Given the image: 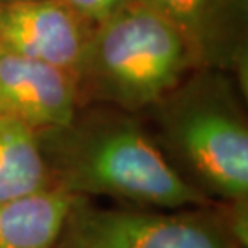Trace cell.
<instances>
[{"label":"cell","instance_id":"277c9868","mask_svg":"<svg viewBox=\"0 0 248 248\" xmlns=\"http://www.w3.org/2000/svg\"><path fill=\"white\" fill-rule=\"evenodd\" d=\"M98 206L74 197L53 248H247L231 205Z\"/></svg>","mask_w":248,"mask_h":248},{"label":"cell","instance_id":"8992f818","mask_svg":"<svg viewBox=\"0 0 248 248\" xmlns=\"http://www.w3.org/2000/svg\"><path fill=\"white\" fill-rule=\"evenodd\" d=\"M92 28L62 0H0V50L74 74Z\"/></svg>","mask_w":248,"mask_h":248},{"label":"cell","instance_id":"3957f363","mask_svg":"<svg viewBox=\"0 0 248 248\" xmlns=\"http://www.w3.org/2000/svg\"><path fill=\"white\" fill-rule=\"evenodd\" d=\"M198 62L186 39L160 13L129 0L93 24L76 79L82 107L147 111Z\"/></svg>","mask_w":248,"mask_h":248},{"label":"cell","instance_id":"52a82bcc","mask_svg":"<svg viewBox=\"0 0 248 248\" xmlns=\"http://www.w3.org/2000/svg\"><path fill=\"white\" fill-rule=\"evenodd\" d=\"M81 107L73 71L0 50V116L42 131L68 123Z\"/></svg>","mask_w":248,"mask_h":248},{"label":"cell","instance_id":"5b68a950","mask_svg":"<svg viewBox=\"0 0 248 248\" xmlns=\"http://www.w3.org/2000/svg\"><path fill=\"white\" fill-rule=\"evenodd\" d=\"M186 39L198 66L227 71L247 89L248 0H140Z\"/></svg>","mask_w":248,"mask_h":248},{"label":"cell","instance_id":"6da1fadb","mask_svg":"<svg viewBox=\"0 0 248 248\" xmlns=\"http://www.w3.org/2000/svg\"><path fill=\"white\" fill-rule=\"evenodd\" d=\"M53 186L140 208L215 205L177 172L134 113L81 107L68 123L37 131Z\"/></svg>","mask_w":248,"mask_h":248},{"label":"cell","instance_id":"ba28073f","mask_svg":"<svg viewBox=\"0 0 248 248\" xmlns=\"http://www.w3.org/2000/svg\"><path fill=\"white\" fill-rule=\"evenodd\" d=\"M74 195L50 187L0 205V248H53Z\"/></svg>","mask_w":248,"mask_h":248},{"label":"cell","instance_id":"9c48e42d","mask_svg":"<svg viewBox=\"0 0 248 248\" xmlns=\"http://www.w3.org/2000/svg\"><path fill=\"white\" fill-rule=\"evenodd\" d=\"M53 187L37 131L0 116V205Z\"/></svg>","mask_w":248,"mask_h":248},{"label":"cell","instance_id":"30bf717a","mask_svg":"<svg viewBox=\"0 0 248 248\" xmlns=\"http://www.w3.org/2000/svg\"><path fill=\"white\" fill-rule=\"evenodd\" d=\"M62 2L73 8L78 15H81L82 18H86L89 23L95 24L110 16L129 0H62Z\"/></svg>","mask_w":248,"mask_h":248},{"label":"cell","instance_id":"7a4b0ae2","mask_svg":"<svg viewBox=\"0 0 248 248\" xmlns=\"http://www.w3.org/2000/svg\"><path fill=\"white\" fill-rule=\"evenodd\" d=\"M234 74L195 68L148 108L158 145L172 168L208 200H248V123Z\"/></svg>","mask_w":248,"mask_h":248}]
</instances>
